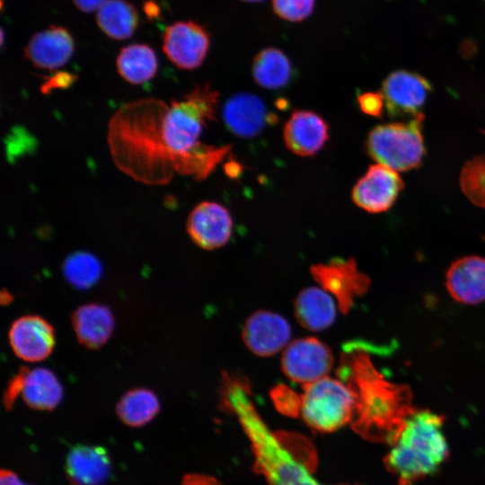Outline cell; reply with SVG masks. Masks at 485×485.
Instances as JSON below:
<instances>
[{"mask_svg":"<svg viewBox=\"0 0 485 485\" xmlns=\"http://www.w3.org/2000/svg\"><path fill=\"white\" fill-rule=\"evenodd\" d=\"M218 98V92L205 84L167 104L161 132L175 172L203 180L230 152V146L200 141L204 129L216 119Z\"/></svg>","mask_w":485,"mask_h":485,"instance_id":"cell-2","label":"cell"},{"mask_svg":"<svg viewBox=\"0 0 485 485\" xmlns=\"http://www.w3.org/2000/svg\"><path fill=\"white\" fill-rule=\"evenodd\" d=\"M75 50L74 39L64 27L50 26L35 33L24 48V55L32 65L45 70L66 65Z\"/></svg>","mask_w":485,"mask_h":485,"instance_id":"cell-18","label":"cell"},{"mask_svg":"<svg viewBox=\"0 0 485 485\" xmlns=\"http://www.w3.org/2000/svg\"><path fill=\"white\" fill-rule=\"evenodd\" d=\"M65 469L72 485H103L110 477L111 462L101 446L76 445L67 454Z\"/></svg>","mask_w":485,"mask_h":485,"instance_id":"cell-19","label":"cell"},{"mask_svg":"<svg viewBox=\"0 0 485 485\" xmlns=\"http://www.w3.org/2000/svg\"><path fill=\"white\" fill-rule=\"evenodd\" d=\"M225 170L228 173V175H238V173L241 172V167L236 163H229L225 165Z\"/></svg>","mask_w":485,"mask_h":485,"instance_id":"cell-38","label":"cell"},{"mask_svg":"<svg viewBox=\"0 0 485 485\" xmlns=\"http://www.w3.org/2000/svg\"><path fill=\"white\" fill-rule=\"evenodd\" d=\"M72 325L79 343L94 349L103 346L111 336L114 316L106 305L87 304L74 312Z\"/></svg>","mask_w":485,"mask_h":485,"instance_id":"cell-20","label":"cell"},{"mask_svg":"<svg viewBox=\"0 0 485 485\" xmlns=\"http://www.w3.org/2000/svg\"><path fill=\"white\" fill-rule=\"evenodd\" d=\"M159 410L160 402L156 394L146 388H135L127 392L116 405L119 419L131 428L149 423Z\"/></svg>","mask_w":485,"mask_h":485,"instance_id":"cell-26","label":"cell"},{"mask_svg":"<svg viewBox=\"0 0 485 485\" xmlns=\"http://www.w3.org/2000/svg\"><path fill=\"white\" fill-rule=\"evenodd\" d=\"M352 366L348 384L357 395L353 428L368 440L391 445L415 409L410 389L385 379L365 354L357 355Z\"/></svg>","mask_w":485,"mask_h":485,"instance_id":"cell-3","label":"cell"},{"mask_svg":"<svg viewBox=\"0 0 485 485\" xmlns=\"http://www.w3.org/2000/svg\"><path fill=\"white\" fill-rule=\"evenodd\" d=\"M186 229L198 247L215 250L229 241L233 232V219L227 208L221 204L203 201L190 213Z\"/></svg>","mask_w":485,"mask_h":485,"instance_id":"cell-13","label":"cell"},{"mask_svg":"<svg viewBox=\"0 0 485 485\" xmlns=\"http://www.w3.org/2000/svg\"><path fill=\"white\" fill-rule=\"evenodd\" d=\"M145 12L149 17L153 18L158 15L159 9L155 3L153 1H148L145 4Z\"/></svg>","mask_w":485,"mask_h":485,"instance_id":"cell-37","label":"cell"},{"mask_svg":"<svg viewBox=\"0 0 485 485\" xmlns=\"http://www.w3.org/2000/svg\"><path fill=\"white\" fill-rule=\"evenodd\" d=\"M167 104L156 99L128 103L114 113L108 142L117 166L146 184H165L175 171L162 139Z\"/></svg>","mask_w":485,"mask_h":485,"instance_id":"cell-1","label":"cell"},{"mask_svg":"<svg viewBox=\"0 0 485 485\" xmlns=\"http://www.w3.org/2000/svg\"><path fill=\"white\" fill-rule=\"evenodd\" d=\"M283 137L287 148L300 156H312L329 140V126L311 110H295L286 122Z\"/></svg>","mask_w":485,"mask_h":485,"instance_id":"cell-17","label":"cell"},{"mask_svg":"<svg viewBox=\"0 0 485 485\" xmlns=\"http://www.w3.org/2000/svg\"><path fill=\"white\" fill-rule=\"evenodd\" d=\"M301 401L303 419L321 432L335 431L352 421L357 406L353 388L329 375L304 385Z\"/></svg>","mask_w":485,"mask_h":485,"instance_id":"cell-6","label":"cell"},{"mask_svg":"<svg viewBox=\"0 0 485 485\" xmlns=\"http://www.w3.org/2000/svg\"><path fill=\"white\" fill-rule=\"evenodd\" d=\"M404 188L399 174L383 165H371L352 189L353 202L369 213L388 210Z\"/></svg>","mask_w":485,"mask_h":485,"instance_id":"cell-11","label":"cell"},{"mask_svg":"<svg viewBox=\"0 0 485 485\" xmlns=\"http://www.w3.org/2000/svg\"><path fill=\"white\" fill-rule=\"evenodd\" d=\"M13 353L27 362L47 358L55 346L52 325L39 315H24L16 319L8 332Z\"/></svg>","mask_w":485,"mask_h":485,"instance_id":"cell-14","label":"cell"},{"mask_svg":"<svg viewBox=\"0 0 485 485\" xmlns=\"http://www.w3.org/2000/svg\"><path fill=\"white\" fill-rule=\"evenodd\" d=\"M223 119L231 133L251 138L259 135L278 118L268 111L265 103L257 95L238 93L225 102Z\"/></svg>","mask_w":485,"mask_h":485,"instance_id":"cell-15","label":"cell"},{"mask_svg":"<svg viewBox=\"0 0 485 485\" xmlns=\"http://www.w3.org/2000/svg\"><path fill=\"white\" fill-rule=\"evenodd\" d=\"M0 485H27L10 470H2L0 475Z\"/></svg>","mask_w":485,"mask_h":485,"instance_id":"cell-36","label":"cell"},{"mask_svg":"<svg viewBox=\"0 0 485 485\" xmlns=\"http://www.w3.org/2000/svg\"><path fill=\"white\" fill-rule=\"evenodd\" d=\"M252 77L260 86L275 90L284 87L291 79L293 67L288 57L279 48L261 49L253 58Z\"/></svg>","mask_w":485,"mask_h":485,"instance_id":"cell-24","label":"cell"},{"mask_svg":"<svg viewBox=\"0 0 485 485\" xmlns=\"http://www.w3.org/2000/svg\"><path fill=\"white\" fill-rule=\"evenodd\" d=\"M431 91L429 82L417 73L397 70L391 73L383 82L382 95L384 105L392 117L420 114Z\"/></svg>","mask_w":485,"mask_h":485,"instance_id":"cell-12","label":"cell"},{"mask_svg":"<svg viewBox=\"0 0 485 485\" xmlns=\"http://www.w3.org/2000/svg\"><path fill=\"white\" fill-rule=\"evenodd\" d=\"M274 13L281 19L298 22L313 12L315 0H271Z\"/></svg>","mask_w":485,"mask_h":485,"instance_id":"cell-29","label":"cell"},{"mask_svg":"<svg viewBox=\"0 0 485 485\" xmlns=\"http://www.w3.org/2000/svg\"><path fill=\"white\" fill-rule=\"evenodd\" d=\"M422 113L408 122L378 125L368 134L366 150L379 164L393 171H409L419 166L425 154Z\"/></svg>","mask_w":485,"mask_h":485,"instance_id":"cell-7","label":"cell"},{"mask_svg":"<svg viewBox=\"0 0 485 485\" xmlns=\"http://www.w3.org/2000/svg\"><path fill=\"white\" fill-rule=\"evenodd\" d=\"M106 1L107 0H73L75 6L84 13L98 11Z\"/></svg>","mask_w":485,"mask_h":485,"instance_id":"cell-35","label":"cell"},{"mask_svg":"<svg viewBox=\"0 0 485 485\" xmlns=\"http://www.w3.org/2000/svg\"><path fill=\"white\" fill-rule=\"evenodd\" d=\"M445 416L415 408L384 459L398 485H413L432 475L449 457L442 430Z\"/></svg>","mask_w":485,"mask_h":485,"instance_id":"cell-4","label":"cell"},{"mask_svg":"<svg viewBox=\"0 0 485 485\" xmlns=\"http://www.w3.org/2000/svg\"><path fill=\"white\" fill-rule=\"evenodd\" d=\"M334 364L331 349L315 337L290 341L281 356V369L293 382L303 385L329 375Z\"/></svg>","mask_w":485,"mask_h":485,"instance_id":"cell-8","label":"cell"},{"mask_svg":"<svg viewBox=\"0 0 485 485\" xmlns=\"http://www.w3.org/2000/svg\"><path fill=\"white\" fill-rule=\"evenodd\" d=\"M295 316L302 327L311 331H322L332 325L337 309L333 298L323 288L308 287L296 296Z\"/></svg>","mask_w":485,"mask_h":485,"instance_id":"cell-21","label":"cell"},{"mask_svg":"<svg viewBox=\"0 0 485 485\" xmlns=\"http://www.w3.org/2000/svg\"><path fill=\"white\" fill-rule=\"evenodd\" d=\"M21 394L31 409L51 410L61 401L63 387L51 370L45 367L28 368Z\"/></svg>","mask_w":485,"mask_h":485,"instance_id":"cell-22","label":"cell"},{"mask_svg":"<svg viewBox=\"0 0 485 485\" xmlns=\"http://www.w3.org/2000/svg\"><path fill=\"white\" fill-rule=\"evenodd\" d=\"M445 287L456 302L475 305L485 301V258L470 255L454 260L445 273Z\"/></svg>","mask_w":485,"mask_h":485,"instance_id":"cell-16","label":"cell"},{"mask_svg":"<svg viewBox=\"0 0 485 485\" xmlns=\"http://www.w3.org/2000/svg\"><path fill=\"white\" fill-rule=\"evenodd\" d=\"M99 28L110 39L125 40L133 35L138 24V13L126 0H107L97 11Z\"/></svg>","mask_w":485,"mask_h":485,"instance_id":"cell-25","label":"cell"},{"mask_svg":"<svg viewBox=\"0 0 485 485\" xmlns=\"http://www.w3.org/2000/svg\"><path fill=\"white\" fill-rule=\"evenodd\" d=\"M241 1L247 2V3H259L264 0H241Z\"/></svg>","mask_w":485,"mask_h":485,"instance_id":"cell-39","label":"cell"},{"mask_svg":"<svg viewBox=\"0 0 485 485\" xmlns=\"http://www.w3.org/2000/svg\"><path fill=\"white\" fill-rule=\"evenodd\" d=\"M460 184L474 205L485 208V154L473 157L465 163L461 172Z\"/></svg>","mask_w":485,"mask_h":485,"instance_id":"cell-28","label":"cell"},{"mask_svg":"<svg viewBox=\"0 0 485 485\" xmlns=\"http://www.w3.org/2000/svg\"><path fill=\"white\" fill-rule=\"evenodd\" d=\"M181 485H221L216 479L202 474H187Z\"/></svg>","mask_w":485,"mask_h":485,"instance_id":"cell-34","label":"cell"},{"mask_svg":"<svg viewBox=\"0 0 485 485\" xmlns=\"http://www.w3.org/2000/svg\"><path fill=\"white\" fill-rule=\"evenodd\" d=\"M291 334V326L286 318L278 313L260 310L246 319L242 338L252 354L269 357L284 350Z\"/></svg>","mask_w":485,"mask_h":485,"instance_id":"cell-10","label":"cell"},{"mask_svg":"<svg viewBox=\"0 0 485 485\" xmlns=\"http://www.w3.org/2000/svg\"><path fill=\"white\" fill-rule=\"evenodd\" d=\"M357 101L364 113L377 118L383 115L384 100L381 93H364L357 97Z\"/></svg>","mask_w":485,"mask_h":485,"instance_id":"cell-31","label":"cell"},{"mask_svg":"<svg viewBox=\"0 0 485 485\" xmlns=\"http://www.w3.org/2000/svg\"><path fill=\"white\" fill-rule=\"evenodd\" d=\"M272 399L278 410L288 416H297L301 413V396L286 386H278L272 391Z\"/></svg>","mask_w":485,"mask_h":485,"instance_id":"cell-30","label":"cell"},{"mask_svg":"<svg viewBox=\"0 0 485 485\" xmlns=\"http://www.w3.org/2000/svg\"><path fill=\"white\" fill-rule=\"evenodd\" d=\"M210 47V34L193 21L176 22L163 34V50L178 68L194 70L205 61Z\"/></svg>","mask_w":485,"mask_h":485,"instance_id":"cell-9","label":"cell"},{"mask_svg":"<svg viewBox=\"0 0 485 485\" xmlns=\"http://www.w3.org/2000/svg\"><path fill=\"white\" fill-rule=\"evenodd\" d=\"M226 403L249 438L257 471L269 485H322L269 429L242 390L229 389Z\"/></svg>","mask_w":485,"mask_h":485,"instance_id":"cell-5","label":"cell"},{"mask_svg":"<svg viewBox=\"0 0 485 485\" xmlns=\"http://www.w3.org/2000/svg\"><path fill=\"white\" fill-rule=\"evenodd\" d=\"M27 369L28 367L22 366L18 370L17 374L13 376V378L9 381L7 384L6 390L4 391L3 397V403L7 410L13 406L14 401L22 392L23 380Z\"/></svg>","mask_w":485,"mask_h":485,"instance_id":"cell-32","label":"cell"},{"mask_svg":"<svg viewBox=\"0 0 485 485\" xmlns=\"http://www.w3.org/2000/svg\"><path fill=\"white\" fill-rule=\"evenodd\" d=\"M63 272L73 287L87 289L101 278V265L94 255L86 251H76L65 260Z\"/></svg>","mask_w":485,"mask_h":485,"instance_id":"cell-27","label":"cell"},{"mask_svg":"<svg viewBox=\"0 0 485 485\" xmlns=\"http://www.w3.org/2000/svg\"><path fill=\"white\" fill-rule=\"evenodd\" d=\"M75 77V75L67 72H58L43 83L41 91L46 93L53 89L66 88L71 85Z\"/></svg>","mask_w":485,"mask_h":485,"instance_id":"cell-33","label":"cell"},{"mask_svg":"<svg viewBox=\"0 0 485 485\" xmlns=\"http://www.w3.org/2000/svg\"><path fill=\"white\" fill-rule=\"evenodd\" d=\"M116 67L126 82L143 84L155 76L158 61L154 51L148 45L130 44L120 49Z\"/></svg>","mask_w":485,"mask_h":485,"instance_id":"cell-23","label":"cell"}]
</instances>
